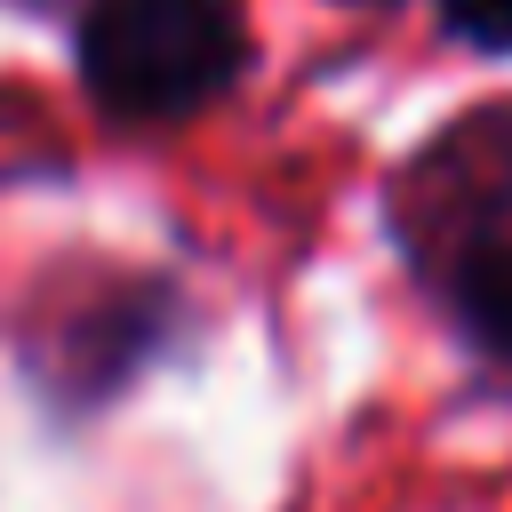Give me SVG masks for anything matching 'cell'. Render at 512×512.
<instances>
[{"label": "cell", "instance_id": "6da1fadb", "mask_svg": "<svg viewBox=\"0 0 512 512\" xmlns=\"http://www.w3.org/2000/svg\"><path fill=\"white\" fill-rule=\"evenodd\" d=\"M248 64L232 0H96L80 16V80L104 112L176 120L216 104Z\"/></svg>", "mask_w": 512, "mask_h": 512}, {"label": "cell", "instance_id": "7a4b0ae2", "mask_svg": "<svg viewBox=\"0 0 512 512\" xmlns=\"http://www.w3.org/2000/svg\"><path fill=\"white\" fill-rule=\"evenodd\" d=\"M440 16L472 48H512V0H440Z\"/></svg>", "mask_w": 512, "mask_h": 512}]
</instances>
